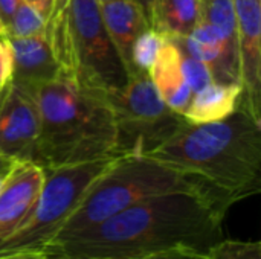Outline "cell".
<instances>
[{"instance_id": "cell-1", "label": "cell", "mask_w": 261, "mask_h": 259, "mask_svg": "<svg viewBox=\"0 0 261 259\" xmlns=\"http://www.w3.org/2000/svg\"><path fill=\"white\" fill-rule=\"evenodd\" d=\"M228 206L210 192L148 197L43 250L46 259H141L173 249L206 253L223 238Z\"/></svg>"}, {"instance_id": "cell-2", "label": "cell", "mask_w": 261, "mask_h": 259, "mask_svg": "<svg viewBox=\"0 0 261 259\" xmlns=\"http://www.w3.org/2000/svg\"><path fill=\"white\" fill-rule=\"evenodd\" d=\"M147 156L205 183L229 206L261 191V124L240 107L217 122L185 121Z\"/></svg>"}, {"instance_id": "cell-3", "label": "cell", "mask_w": 261, "mask_h": 259, "mask_svg": "<svg viewBox=\"0 0 261 259\" xmlns=\"http://www.w3.org/2000/svg\"><path fill=\"white\" fill-rule=\"evenodd\" d=\"M31 95L40 116L34 163L57 168L118 154L107 95L81 89L64 76L35 87Z\"/></svg>"}, {"instance_id": "cell-4", "label": "cell", "mask_w": 261, "mask_h": 259, "mask_svg": "<svg viewBox=\"0 0 261 259\" xmlns=\"http://www.w3.org/2000/svg\"><path fill=\"white\" fill-rule=\"evenodd\" d=\"M44 34L60 76L78 87L109 95L128 81L98 0H54Z\"/></svg>"}, {"instance_id": "cell-5", "label": "cell", "mask_w": 261, "mask_h": 259, "mask_svg": "<svg viewBox=\"0 0 261 259\" xmlns=\"http://www.w3.org/2000/svg\"><path fill=\"white\" fill-rule=\"evenodd\" d=\"M176 191L210 192L222 198L197 179L148 156H122L89 188L49 246L92 229L138 202Z\"/></svg>"}, {"instance_id": "cell-6", "label": "cell", "mask_w": 261, "mask_h": 259, "mask_svg": "<svg viewBox=\"0 0 261 259\" xmlns=\"http://www.w3.org/2000/svg\"><path fill=\"white\" fill-rule=\"evenodd\" d=\"M122 156L43 168L44 182L40 197L26 221L0 241V256L12 253H43L66 220L84 198L89 188Z\"/></svg>"}, {"instance_id": "cell-7", "label": "cell", "mask_w": 261, "mask_h": 259, "mask_svg": "<svg viewBox=\"0 0 261 259\" xmlns=\"http://www.w3.org/2000/svg\"><path fill=\"white\" fill-rule=\"evenodd\" d=\"M107 98L116 124V153L121 156H147L185 122L162 101L145 73L130 75L125 85Z\"/></svg>"}, {"instance_id": "cell-8", "label": "cell", "mask_w": 261, "mask_h": 259, "mask_svg": "<svg viewBox=\"0 0 261 259\" xmlns=\"http://www.w3.org/2000/svg\"><path fill=\"white\" fill-rule=\"evenodd\" d=\"M237 18L240 108L261 124V0H232Z\"/></svg>"}, {"instance_id": "cell-9", "label": "cell", "mask_w": 261, "mask_h": 259, "mask_svg": "<svg viewBox=\"0 0 261 259\" xmlns=\"http://www.w3.org/2000/svg\"><path fill=\"white\" fill-rule=\"evenodd\" d=\"M40 133L34 96L9 82L0 95V154L12 160H31Z\"/></svg>"}, {"instance_id": "cell-10", "label": "cell", "mask_w": 261, "mask_h": 259, "mask_svg": "<svg viewBox=\"0 0 261 259\" xmlns=\"http://www.w3.org/2000/svg\"><path fill=\"white\" fill-rule=\"evenodd\" d=\"M44 182V169L15 160L0 185V241L11 237L32 212Z\"/></svg>"}, {"instance_id": "cell-11", "label": "cell", "mask_w": 261, "mask_h": 259, "mask_svg": "<svg viewBox=\"0 0 261 259\" xmlns=\"http://www.w3.org/2000/svg\"><path fill=\"white\" fill-rule=\"evenodd\" d=\"M193 58L206 64L214 82H240L237 37L219 31L211 23L200 20L185 38H173Z\"/></svg>"}, {"instance_id": "cell-12", "label": "cell", "mask_w": 261, "mask_h": 259, "mask_svg": "<svg viewBox=\"0 0 261 259\" xmlns=\"http://www.w3.org/2000/svg\"><path fill=\"white\" fill-rule=\"evenodd\" d=\"M5 38L9 44L12 58V84L31 93L35 87L60 76V69L55 63L46 34Z\"/></svg>"}, {"instance_id": "cell-13", "label": "cell", "mask_w": 261, "mask_h": 259, "mask_svg": "<svg viewBox=\"0 0 261 259\" xmlns=\"http://www.w3.org/2000/svg\"><path fill=\"white\" fill-rule=\"evenodd\" d=\"M101 17L127 73L132 66V47L136 38L150 27L148 15L135 0H110L99 3Z\"/></svg>"}, {"instance_id": "cell-14", "label": "cell", "mask_w": 261, "mask_h": 259, "mask_svg": "<svg viewBox=\"0 0 261 259\" xmlns=\"http://www.w3.org/2000/svg\"><path fill=\"white\" fill-rule=\"evenodd\" d=\"M148 75L162 101L173 111L184 114L193 98V92L182 69L180 47L174 40H165Z\"/></svg>"}, {"instance_id": "cell-15", "label": "cell", "mask_w": 261, "mask_h": 259, "mask_svg": "<svg viewBox=\"0 0 261 259\" xmlns=\"http://www.w3.org/2000/svg\"><path fill=\"white\" fill-rule=\"evenodd\" d=\"M242 95L243 87L239 82L222 84L213 81L193 95L182 116L191 124H210L226 119L240 107Z\"/></svg>"}, {"instance_id": "cell-16", "label": "cell", "mask_w": 261, "mask_h": 259, "mask_svg": "<svg viewBox=\"0 0 261 259\" xmlns=\"http://www.w3.org/2000/svg\"><path fill=\"white\" fill-rule=\"evenodd\" d=\"M200 0H150L148 23L165 38H185L200 21Z\"/></svg>"}, {"instance_id": "cell-17", "label": "cell", "mask_w": 261, "mask_h": 259, "mask_svg": "<svg viewBox=\"0 0 261 259\" xmlns=\"http://www.w3.org/2000/svg\"><path fill=\"white\" fill-rule=\"evenodd\" d=\"M165 37L153 31L151 27L145 29L133 43L132 47V66H130V75L133 73H150V69L156 60V55L162 44L165 43Z\"/></svg>"}, {"instance_id": "cell-18", "label": "cell", "mask_w": 261, "mask_h": 259, "mask_svg": "<svg viewBox=\"0 0 261 259\" xmlns=\"http://www.w3.org/2000/svg\"><path fill=\"white\" fill-rule=\"evenodd\" d=\"M46 32V18L24 0H18L8 24L5 37H32Z\"/></svg>"}, {"instance_id": "cell-19", "label": "cell", "mask_w": 261, "mask_h": 259, "mask_svg": "<svg viewBox=\"0 0 261 259\" xmlns=\"http://www.w3.org/2000/svg\"><path fill=\"white\" fill-rule=\"evenodd\" d=\"M206 259H261V244L222 238L206 252Z\"/></svg>"}, {"instance_id": "cell-20", "label": "cell", "mask_w": 261, "mask_h": 259, "mask_svg": "<svg viewBox=\"0 0 261 259\" xmlns=\"http://www.w3.org/2000/svg\"><path fill=\"white\" fill-rule=\"evenodd\" d=\"M180 53H182V69H184L187 82L194 95L199 90H202L203 87H206L210 82H213V78H211V73H210L206 64H203L202 61L188 55L182 47H180Z\"/></svg>"}, {"instance_id": "cell-21", "label": "cell", "mask_w": 261, "mask_h": 259, "mask_svg": "<svg viewBox=\"0 0 261 259\" xmlns=\"http://www.w3.org/2000/svg\"><path fill=\"white\" fill-rule=\"evenodd\" d=\"M12 73V58L9 44L5 37H0V92L11 82Z\"/></svg>"}, {"instance_id": "cell-22", "label": "cell", "mask_w": 261, "mask_h": 259, "mask_svg": "<svg viewBox=\"0 0 261 259\" xmlns=\"http://www.w3.org/2000/svg\"><path fill=\"white\" fill-rule=\"evenodd\" d=\"M141 259H206V253L187 250V249H173V250L161 252V253L150 255Z\"/></svg>"}, {"instance_id": "cell-23", "label": "cell", "mask_w": 261, "mask_h": 259, "mask_svg": "<svg viewBox=\"0 0 261 259\" xmlns=\"http://www.w3.org/2000/svg\"><path fill=\"white\" fill-rule=\"evenodd\" d=\"M17 3H18V0H0V18H2L5 27H6Z\"/></svg>"}, {"instance_id": "cell-24", "label": "cell", "mask_w": 261, "mask_h": 259, "mask_svg": "<svg viewBox=\"0 0 261 259\" xmlns=\"http://www.w3.org/2000/svg\"><path fill=\"white\" fill-rule=\"evenodd\" d=\"M28 5H31L35 11H38L44 18H47L50 9H52V5H54V0H24Z\"/></svg>"}, {"instance_id": "cell-25", "label": "cell", "mask_w": 261, "mask_h": 259, "mask_svg": "<svg viewBox=\"0 0 261 259\" xmlns=\"http://www.w3.org/2000/svg\"><path fill=\"white\" fill-rule=\"evenodd\" d=\"M0 259H46L43 253H12V255H3Z\"/></svg>"}, {"instance_id": "cell-26", "label": "cell", "mask_w": 261, "mask_h": 259, "mask_svg": "<svg viewBox=\"0 0 261 259\" xmlns=\"http://www.w3.org/2000/svg\"><path fill=\"white\" fill-rule=\"evenodd\" d=\"M14 162H15V160H12V162H9V163H6V165H2V166H0V185H2V182L5 180L6 174L9 172V169H11V166L14 165Z\"/></svg>"}, {"instance_id": "cell-27", "label": "cell", "mask_w": 261, "mask_h": 259, "mask_svg": "<svg viewBox=\"0 0 261 259\" xmlns=\"http://www.w3.org/2000/svg\"><path fill=\"white\" fill-rule=\"evenodd\" d=\"M135 2H138L141 6H142V9L147 12L148 11V5H150V0H135Z\"/></svg>"}, {"instance_id": "cell-28", "label": "cell", "mask_w": 261, "mask_h": 259, "mask_svg": "<svg viewBox=\"0 0 261 259\" xmlns=\"http://www.w3.org/2000/svg\"><path fill=\"white\" fill-rule=\"evenodd\" d=\"M9 162H12V159H8V157H5V156L0 154V166H2V165H6V163H9Z\"/></svg>"}, {"instance_id": "cell-29", "label": "cell", "mask_w": 261, "mask_h": 259, "mask_svg": "<svg viewBox=\"0 0 261 259\" xmlns=\"http://www.w3.org/2000/svg\"><path fill=\"white\" fill-rule=\"evenodd\" d=\"M5 35H6V27H5V24H3V21L0 18V37H5Z\"/></svg>"}, {"instance_id": "cell-30", "label": "cell", "mask_w": 261, "mask_h": 259, "mask_svg": "<svg viewBox=\"0 0 261 259\" xmlns=\"http://www.w3.org/2000/svg\"><path fill=\"white\" fill-rule=\"evenodd\" d=\"M104 2H110V0H98V3H104Z\"/></svg>"}, {"instance_id": "cell-31", "label": "cell", "mask_w": 261, "mask_h": 259, "mask_svg": "<svg viewBox=\"0 0 261 259\" xmlns=\"http://www.w3.org/2000/svg\"><path fill=\"white\" fill-rule=\"evenodd\" d=\"M0 95H2V92H0Z\"/></svg>"}]
</instances>
